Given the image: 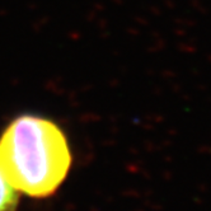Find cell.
Returning a JSON list of instances; mask_svg holds the SVG:
<instances>
[{"label": "cell", "mask_w": 211, "mask_h": 211, "mask_svg": "<svg viewBox=\"0 0 211 211\" xmlns=\"http://www.w3.org/2000/svg\"><path fill=\"white\" fill-rule=\"evenodd\" d=\"M71 153L66 136L47 118L17 117L0 138V167L17 191L47 197L66 178Z\"/></svg>", "instance_id": "cell-1"}, {"label": "cell", "mask_w": 211, "mask_h": 211, "mask_svg": "<svg viewBox=\"0 0 211 211\" xmlns=\"http://www.w3.org/2000/svg\"><path fill=\"white\" fill-rule=\"evenodd\" d=\"M18 191L12 186L0 167V211H17Z\"/></svg>", "instance_id": "cell-2"}]
</instances>
